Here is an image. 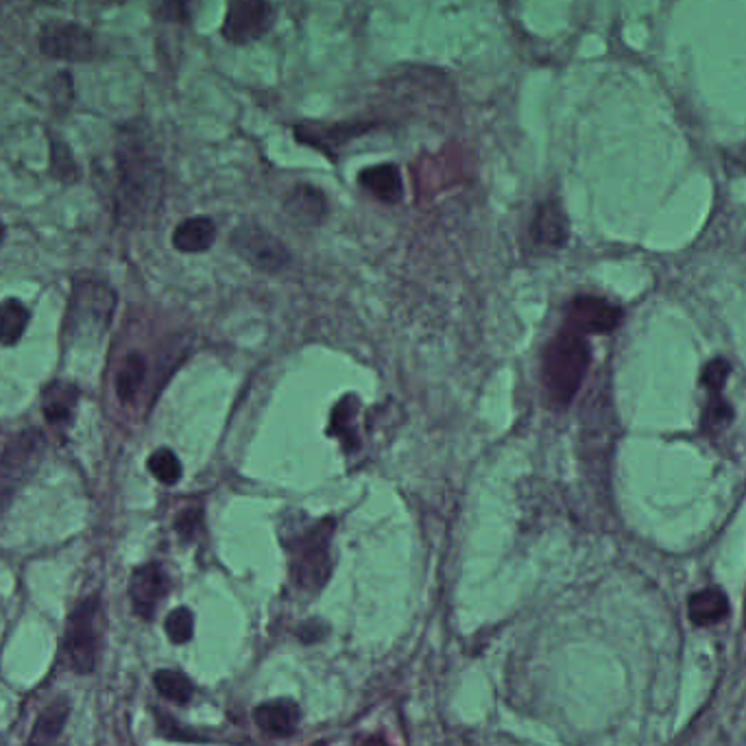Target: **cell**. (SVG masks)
Returning <instances> with one entry per match:
<instances>
[{"label":"cell","mask_w":746,"mask_h":746,"mask_svg":"<svg viewBox=\"0 0 746 746\" xmlns=\"http://www.w3.org/2000/svg\"><path fill=\"white\" fill-rule=\"evenodd\" d=\"M118 213L129 221L153 215L162 204L164 167L151 131L142 123H129L116 140Z\"/></svg>","instance_id":"1"},{"label":"cell","mask_w":746,"mask_h":746,"mask_svg":"<svg viewBox=\"0 0 746 746\" xmlns=\"http://www.w3.org/2000/svg\"><path fill=\"white\" fill-rule=\"evenodd\" d=\"M589 345L585 336L563 328L543 352V387L550 402L567 406L578 393L589 369Z\"/></svg>","instance_id":"2"},{"label":"cell","mask_w":746,"mask_h":746,"mask_svg":"<svg viewBox=\"0 0 746 746\" xmlns=\"http://www.w3.org/2000/svg\"><path fill=\"white\" fill-rule=\"evenodd\" d=\"M332 519H321L301 528H290L284 546L290 552V574L303 592H319L330 578Z\"/></svg>","instance_id":"3"},{"label":"cell","mask_w":746,"mask_h":746,"mask_svg":"<svg viewBox=\"0 0 746 746\" xmlns=\"http://www.w3.org/2000/svg\"><path fill=\"white\" fill-rule=\"evenodd\" d=\"M99 600L88 598L72 609L66 622L61 651L68 668L77 675H90L99 662Z\"/></svg>","instance_id":"4"},{"label":"cell","mask_w":746,"mask_h":746,"mask_svg":"<svg viewBox=\"0 0 746 746\" xmlns=\"http://www.w3.org/2000/svg\"><path fill=\"white\" fill-rule=\"evenodd\" d=\"M116 295L112 288L99 282L77 284L68 312V328L72 336L94 338L103 334L110 325L114 312Z\"/></svg>","instance_id":"5"},{"label":"cell","mask_w":746,"mask_h":746,"mask_svg":"<svg viewBox=\"0 0 746 746\" xmlns=\"http://www.w3.org/2000/svg\"><path fill=\"white\" fill-rule=\"evenodd\" d=\"M39 50L50 59L61 61H92L96 55V42L90 28L66 22L50 20L39 31Z\"/></svg>","instance_id":"6"},{"label":"cell","mask_w":746,"mask_h":746,"mask_svg":"<svg viewBox=\"0 0 746 746\" xmlns=\"http://www.w3.org/2000/svg\"><path fill=\"white\" fill-rule=\"evenodd\" d=\"M230 245L249 266L260 271H282L290 262V253L271 232L257 226H241L232 232Z\"/></svg>","instance_id":"7"},{"label":"cell","mask_w":746,"mask_h":746,"mask_svg":"<svg viewBox=\"0 0 746 746\" xmlns=\"http://www.w3.org/2000/svg\"><path fill=\"white\" fill-rule=\"evenodd\" d=\"M44 439L37 433H24L9 444L0 459V510L9 504L18 485L35 470Z\"/></svg>","instance_id":"8"},{"label":"cell","mask_w":746,"mask_h":746,"mask_svg":"<svg viewBox=\"0 0 746 746\" xmlns=\"http://www.w3.org/2000/svg\"><path fill=\"white\" fill-rule=\"evenodd\" d=\"M275 22L271 0H230L223 35L232 44H251L264 37Z\"/></svg>","instance_id":"9"},{"label":"cell","mask_w":746,"mask_h":746,"mask_svg":"<svg viewBox=\"0 0 746 746\" xmlns=\"http://www.w3.org/2000/svg\"><path fill=\"white\" fill-rule=\"evenodd\" d=\"M620 323V308L611 301L594 295H583L570 301L565 314V328L587 336V334H609Z\"/></svg>","instance_id":"10"},{"label":"cell","mask_w":746,"mask_h":746,"mask_svg":"<svg viewBox=\"0 0 746 746\" xmlns=\"http://www.w3.org/2000/svg\"><path fill=\"white\" fill-rule=\"evenodd\" d=\"M169 594V576L162 565L147 563L134 570L129 581V598L136 616L151 620L160 600Z\"/></svg>","instance_id":"11"},{"label":"cell","mask_w":746,"mask_h":746,"mask_svg":"<svg viewBox=\"0 0 746 746\" xmlns=\"http://www.w3.org/2000/svg\"><path fill=\"white\" fill-rule=\"evenodd\" d=\"M371 125H358V123H341V125H299L295 129V136L299 142L321 149L325 153H334L336 149L345 147L356 136L369 131Z\"/></svg>","instance_id":"12"},{"label":"cell","mask_w":746,"mask_h":746,"mask_svg":"<svg viewBox=\"0 0 746 746\" xmlns=\"http://www.w3.org/2000/svg\"><path fill=\"white\" fill-rule=\"evenodd\" d=\"M530 239L535 245L546 249H559L567 241V219L559 204L546 202L535 210Z\"/></svg>","instance_id":"13"},{"label":"cell","mask_w":746,"mask_h":746,"mask_svg":"<svg viewBox=\"0 0 746 746\" xmlns=\"http://www.w3.org/2000/svg\"><path fill=\"white\" fill-rule=\"evenodd\" d=\"M284 213L299 228H314L328 213L325 195L312 186H297L284 202Z\"/></svg>","instance_id":"14"},{"label":"cell","mask_w":746,"mask_h":746,"mask_svg":"<svg viewBox=\"0 0 746 746\" xmlns=\"http://www.w3.org/2000/svg\"><path fill=\"white\" fill-rule=\"evenodd\" d=\"M299 721H301L299 708L292 701H286V699L262 703L255 710L257 727L273 738L292 736L295 730L299 727Z\"/></svg>","instance_id":"15"},{"label":"cell","mask_w":746,"mask_h":746,"mask_svg":"<svg viewBox=\"0 0 746 746\" xmlns=\"http://www.w3.org/2000/svg\"><path fill=\"white\" fill-rule=\"evenodd\" d=\"M358 184L382 204H398L404 195L402 175L395 164H378L360 171Z\"/></svg>","instance_id":"16"},{"label":"cell","mask_w":746,"mask_h":746,"mask_svg":"<svg viewBox=\"0 0 746 746\" xmlns=\"http://www.w3.org/2000/svg\"><path fill=\"white\" fill-rule=\"evenodd\" d=\"M727 374H730V365L723 358L712 360L703 371V382H705L708 393H710L708 417H705L708 428H723V424H727L732 420V411L723 402V387H725Z\"/></svg>","instance_id":"17"},{"label":"cell","mask_w":746,"mask_h":746,"mask_svg":"<svg viewBox=\"0 0 746 746\" xmlns=\"http://www.w3.org/2000/svg\"><path fill=\"white\" fill-rule=\"evenodd\" d=\"M730 600L719 587H708L692 594L688 602V616L697 627H712L727 618Z\"/></svg>","instance_id":"18"},{"label":"cell","mask_w":746,"mask_h":746,"mask_svg":"<svg viewBox=\"0 0 746 746\" xmlns=\"http://www.w3.org/2000/svg\"><path fill=\"white\" fill-rule=\"evenodd\" d=\"M217 239V226L210 217H193L180 223L173 232V245L182 253H202L213 248Z\"/></svg>","instance_id":"19"},{"label":"cell","mask_w":746,"mask_h":746,"mask_svg":"<svg viewBox=\"0 0 746 746\" xmlns=\"http://www.w3.org/2000/svg\"><path fill=\"white\" fill-rule=\"evenodd\" d=\"M79 391L74 385L55 380L42 391V411L50 424H66L72 417Z\"/></svg>","instance_id":"20"},{"label":"cell","mask_w":746,"mask_h":746,"mask_svg":"<svg viewBox=\"0 0 746 746\" xmlns=\"http://www.w3.org/2000/svg\"><path fill=\"white\" fill-rule=\"evenodd\" d=\"M70 714V703L66 699H55L35 721L28 746H59L64 725Z\"/></svg>","instance_id":"21"},{"label":"cell","mask_w":746,"mask_h":746,"mask_svg":"<svg viewBox=\"0 0 746 746\" xmlns=\"http://www.w3.org/2000/svg\"><path fill=\"white\" fill-rule=\"evenodd\" d=\"M356 417H358V398L345 395L332 411L330 417V435H334L347 452L358 450V435H356Z\"/></svg>","instance_id":"22"},{"label":"cell","mask_w":746,"mask_h":746,"mask_svg":"<svg viewBox=\"0 0 746 746\" xmlns=\"http://www.w3.org/2000/svg\"><path fill=\"white\" fill-rule=\"evenodd\" d=\"M147 378V363H145V356L138 354V352H131L127 354V358L123 360V365L118 367V374H116V395L120 402H131L142 382Z\"/></svg>","instance_id":"23"},{"label":"cell","mask_w":746,"mask_h":746,"mask_svg":"<svg viewBox=\"0 0 746 746\" xmlns=\"http://www.w3.org/2000/svg\"><path fill=\"white\" fill-rule=\"evenodd\" d=\"M28 310L18 299H4L0 303V345H15L26 325H28Z\"/></svg>","instance_id":"24"},{"label":"cell","mask_w":746,"mask_h":746,"mask_svg":"<svg viewBox=\"0 0 746 746\" xmlns=\"http://www.w3.org/2000/svg\"><path fill=\"white\" fill-rule=\"evenodd\" d=\"M153 686L164 699H169L177 705H186L193 699V692H195L191 679L180 670H158L153 675Z\"/></svg>","instance_id":"25"},{"label":"cell","mask_w":746,"mask_h":746,"mask_svg":"<svg viewBox=\"0 0 746 746\" xmlns=\"http://www.w3.org/2000/svg\"><path fill=\"white\" fill-rule=\"evenodd\" d=\"M149 472L164 485H175L182 479V463L169 448H160L149 457Z\"/></svg>","instance_id":"26"},{"label":"cell","mask_w":746,"mask_h":746,"mask_svg":"<svg viewBox=\"0 0 746 746\" xmlns=\"http://www.w3.org/2000/svg\"><path fill=\"white\" fill-rule=\"evenodd\" d=\"M164 629H167V635L173 644H186L191 638H193V631H195V618H193V611L188 607H177L173 609L169 616H167V622H164Z\"/></svg>","instance_id":"27"},{"label":"cell","mask_w":746,"mask_h":746,"mask_svg":"<svg viewBox=\"0 0 746 746\" xmlns=\"http://www.w3.org/2000/svg\"><path fill=\"white\" fill-rule=\"evenodd\" d=\"M50 164H53L55 177H59L61 182L70 184V182L77 180V164L72 160V153L68 149V145H64L57 138L50 140Z\"/></svg>","instance_id":"28"},{"label":"cell","mask_w":746,"mask_h":746,"mask_svg":"<svg viewBox=\"0 0 746 746\" xmlns=\"http://www.w3.org/2000/svg\"><path fill=\"white\" fill-rule=\"evenodd\" d=\"M195 0H153V11L160 20L182 22L191 18V7Z\"/></svg>","instance_id":"29"},{"label":"cell","mask_w":746,"mask_h":746,"mask_svg":"<svg viewBox=\"0 0 746 746\" xmlns=\"http://www.w3.org/2000/svg\"><path fill=\"white\" fill-rule=\"evenodd\" d=\"M199 521H202V513L199 510H184L177 517V532H180V537L191 539L199 530Z\"/></svg>","instance_id":"30"},{"label":"cell","mask_w":746,"mask_h":746,"mask_svg":"<svg viewBox=\"0 0 746 746\" xmlns=\"http://www.w3.org/2000/svg\"><path fill=\"white\" fill-rule=\"evenodd\" d=\"M2 232H4V230H2V223H0V241H2Z\"/></svg>","instance_id":"31"},{"label":"cell","mask_w":746,"mask_h":746,"mask_svg":"<svg viewBox=\"0 0 746 746\" xmlns=\"http://www.w3.org/2000/svg\"><path fill=\"white\" fill-rule=\"evenodd\" d=\"M745 622H746V602H745Z\"/></svg>","instance_id":"32"}]
</instances>
